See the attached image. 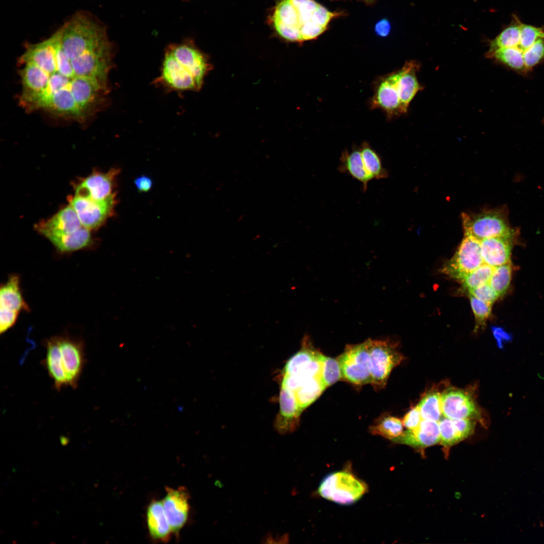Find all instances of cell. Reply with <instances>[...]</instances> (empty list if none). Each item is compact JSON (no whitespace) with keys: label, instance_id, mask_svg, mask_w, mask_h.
I'll use <instances>...</instances> for the list:
<instances>
[{"label":"cell","instance_id":"obj_1","mask_svg":"<svg viewBox=\"0 0 544 544\" xmlns=\"http://www.w3.org/2000/svg\"><path fill=\"white\" fill-rule=\"evenodd\" d=\"M211 69L207 57L193 45H170L166 49L160 74L154 82L168 91H197Z\"/></svg>","mask_w":544,"mask_h":544},{"label":"cell","instance_id":"obj_2","mask_svg":"<svg viewBox=\"0 0 544 544\" xmlns=\"http://www.w3.org/2000/svg\"><path fill=\"white\" fill-rule=\"evenodd\" d=\"M46 355L41 364L59 391L76 388L83 370L85 355L83 343L67 336H56L45 342Z\"/></svg>","mask_w":544,"mask_h":544},{"label":"cell","instance_id":"obj_3","mask_svg":"<svg viewBox=\"0 0 544 544\" xmlns=\"http://www.w3.org/2000/svg\"><path fill=\"white\" fill-rule=\"evenodd\" d=\"M61 29V46L71 59L109 41L105 26L88 12H77Z\"/></svg>","mask_w":544,"mask_h":544},{"label":"cell","instance_id":"obj_4","mask_svg":"<svg viewBox=\"0 0 544 544\" xmlns=\"http://www.w3.org/2000/svg\"><path fill=\"white\" fill-rule=\"evenodd\" d=\"M324 356L313 346L307 336L304 337L301 349L284 366L281 389L293 392L316 379L321 380Z\"/></svg>","mask_w":544,"mask_h":544},{"label":"cell","instance_id":"obj_5","mask_svg":"<svg viewBox=\"0 0 544 544\" xmlns=\"http://www.w3.org/2000/svg\"><path fill=\"white\" fill-rule=\"evenodd\" d=\"M319 4L314 0H282L275 7L272 21L278 33L291 41H301L300 31Z\"/></svg>","mask_w":544,"mask_h":544},{"label":"cell","instance_id":"obj_6","mask_svg":"<svg viewBox=\"0 0 544 544\" xmlns=\"http://www.w3.org/2000/svg\"><path fill=\"white\" fill-rule=\"evenodd\" d=\"M461 218L464 236L481 240L510 232L508 210L506 206L484 210L479 213H462Z\"/></svg>","mask_w":544,"mask_h":544},{"label":"cell","instance_id":"obj_7","mask_svg":"<svg viewBox=\"0 0 544 544\" xmlns=\"http://www.w3.org/2000/svg\"><path fill=\"white\" fill-rule=\"evenodd\" d=\"M365 483L348 471H338L326 476L320 483L318 493L322 498L341 505H350L367 491Z\"/></svg>","mask_w":544,"mask_h":544},{"label":"cell","instance_id":"obj_8","mask_svg":"<svg viewBox=\"0 0 544 544\" xmlns=\"http://www.w3.org/2000/svg\"><path fill=\"white\" fill-rule=\"evenodd\" d=\"M371 360V384L376 390L385 387L392 369L403 359L395 344L388 340L368 339Z\"/></svg>","mask_w":544,"mask_h":544},{"label":"cell","instance_id":"obj_9","mask_svg":"<svg viewBox=\"0 0 544 544\" xmlns=\"http://www.w3.org/2000/svg\"><path fill=\"white\" fill-rule=\"evenodd\" d=\"M337 359L343 379L356 385L371 383V360L367 340L347 346Z\"/></svg>","mask_w":544,"mask_h":544},{"label":"cell","instance_id":"obj_10","mask_svg":"<svg viewBox=\"0 0 544 544\" xmlns=\"http://www.w3.org/2000/svg\"><path fill=\"white\" fill-rule=\"evenodd\" d=\"M480 241L464 236L455 254L442 269L443 273L460 281L483 264Z\"/></svg>","mask_w":544,"mask_h":544},{"label":"cell","instance_id":"obj_11","mask_svg":"<svg viewBox=\"0 0 544 544\" xmlns=\"http://www.w3.org/2000/svg\"><path fill=\"white\" fill-rule=\"evenodd\" d=\"M116 195L102 200L75 195L70 205L75 210L82 225L90 230L102 224L113 213Z\"/></svg>","mask_w":544,"mask_h":544},{"label":"cell","instance_id":"obj_12","mask_svg":"<svg viewBox=\"0 0 544 544\" xmlns=\"http://www.w3.org/2000/svg\"><path fill=\"white\" fill-rule=\"evenodd\" d=\"M443 417L451 420H482L481 414L470 395L460 389H449L441 394Z\"/></svg>","mask_w":544,"mask_h":544},{"label":"cell","instance_id":"obj_13","mask_svg":"<svg viewBox=\"0 0 544 544\" xmlns=\"http://www.w3.org/2000/svg\"><path fill=\"white\" fill-rule=\"evenodd\" d=\"M162 501L165 515L173 533L178 535L186 524L190 510L189 494L185 488H166Z\"/></svg>","mask_w":544,"mask_h":544},{"label":"cell","instance_id":"obj_14","mask_svg":"<svg viewBox=\"0 0 544 544\" xmlns=\"http://www.w3.org/2000/svg\"><path fill=\"white\" fill-rule=\"evenodd\" d=\"M518 234V230L513 228L506 235L481 240V253L484 262L495 267L510 262L512 248Z\"/></svg>","mask_w":544,"mask_h":544},{"label":"cell","instance_id":"obj_15","mask_svg":"<svg viewBox=\"0 0 544 544\" xmlns=\"http://www.w3.org/2000/svg\"><path fill=\"white\" fill-rule=\"evenodd\" d=\"M119 171L118 169L113 168L107 173H93L77 187L75 195L102 200L116 195L113 188Z\"/></svg>","mask_w":544,"mask_h":544},{"label":"cell","instance_id":"obj_16","mask_svg":"<svg viewBox=\"0 0 544 544\" xmlns=\"http://www.w3.org/2000/svg\"><path fill=\"white\" fill-rule=\"evenodd\" d=\"M419 69V63L411 60L406 62L400 70L394 73L402 113L406 112L410 102L422 89L416 76Z\"/></svg>","mask_w":544,"mask_h":544},{"label":"cell","instance_id":"obj_17","mask_svg":"<svg viewBox=\"0 0 544 544\" xmlns=\"http://www.w3.org/2000/svg\"><path fill=\"white\" fill-rule=\"evenodd\" d=\"M83 226L74 208L68 206L52 218L37 226V229L46 238L73 234Z\"/></svg>","mask_w":544,"mask_h":544},{"label":"cell","instance_id":"obj_18","mask_svg":"<svg viewBox=\"0 0 544 544\" xmlns=\"http://www.w3.org/2000/svg\"><path fill=\"white\" fill-rule=\"evenodd\" d=\"M371 105L372 108L382 109L390 117L402 114L394 73L379 82Z\"/></svg>","mask_w":544,"mask_h":544},{"label":"cell","instance_id":"obj_19","mask_svg":"<svg viewBox=\"0 0 544 544\" xmlns=\"http://www.w3.org/2000/svg\"><path fill=\"white\" fill-rule=\"evenodd\" d=\"M440 430L438 422L423 420L414 429L403 432L392 441L415 448H425L440 442Z\"/></svg>","mask_w":544,"mask_h":544},{"label":"cell","instance_id":"obj_20","mask_svg":"<svg viewBox=\"0 0 544 544\" xmlns=\"http://www.w3.org/2000/svg\"><path fill=\"white\" fill-rule=\"evenodd\" d=\"M146 522L149 535L153 540L166 542L170 539L173 532L162 501L154 500L149 504L146 511Z\"/></svg>","mask_w":544,"mask_h":544},{"label":"cell","instance_id":"obj_21","mask_svg":"<svg viewBox=\"0 0 544 544\" xmlns=\"http://www.w3.org/2000/svg\"><path fill=\"white\" fill-rule=\"evenodd\" d=\"M337 170L361 182L363 191L367 190L368 183L373 179L365 168L360 148H355L351 152L345 150L340 157Z\"/></svg>","mask_w":544,"mask_h":544},{"label":"cell","instance_id":"obj_22","mask_svg":"<svg viewBox=\"0 0 544 544\" xmlns=\"http://www.w3.org/2000/svg\"><path fill=\"white\" fill-rule=\"evenodd\" d=\"M0 307L19 313L21 311L29 310V306L21 293L20 278L18 275L11 276L8 281L1 286Z\"/></svg>","mask_w":544,"mask_h":544},{"label":"cell","instance_id":"obj_23","mask_svg":"<svg viewBox=\"0 0 544 544\" xmlns=\"http://www.w3.org/2000/svg\"><path fill=\"white\" fill-rule=\"evenodd\" d=\"M47 238L57 250L61 252H71L81 249L88 246L91 242L90 230L84 226L71 234L51 236Z\"/></svg>","mask_w":544,"mask_h":544},{"label":"cell","instance_id":"obj_24","mask_svg":"<svg viewBox=\"0 0 544 544\" xmlns=\"http://www.w3.org/2000/svg\"><path fill=\"white\" fill-rule=\"evenodd\" d=\"M360 149L365 168L373 179L387 178L388 172L384 168L380 157L370 145L364 142Z\"/></svg>","mask_w":544,"mask_h":544},{"label":"cell","instance_id":"obj_25","mask_svg":"<svg viewBox=\"0 0 544 544\" xmlns=\"http://www.w3.org/2000/svg\"><path fill=\"white\" fill-rule=\"evenodd\" d=\"M402 422L398 418L391 416H386L379 419L375 424L370 427L371 433L380 435L393 440L400 436L403 432Z\"/></svg>","mask_w":544,"mask_h":544},{"label":"cell","instance_id":"obj_26","mask_svg":"<svg viewBox=\"0 0 544 544\" xmlns=\"http://www.w3.org/2000/svg\"><path fill=\"white\" fill-rule=\"evenodd\" d=\"M418 407L423 420L439 422L443 417L441 406V394L429 392L421 398Z\"/></svg>","mask_w":544,"mask_h":544},{"label":"cell","instance_id":"obj_27","mask_svg":"<svg viewBox=\"0 0 544 544\" xmlns=\"http://www.w3.org/2000/svg\"><path fill=\"white\" fill-rule=\"evenodd\" d=\"M488 56L495 58L515 70L525 71L523 55L516 48H501L488 53Z\"/></svg>","mask_w":544,"mask_h":544},{"label":"cell","instance_id":"obj_28","mask_svg":"<svg viewBox=\"0 0 544 544\" xmlns=\"http://www.w3.org/2000/svg\"><path fill=\"white\" fill-rule=\"evenodd\" d=\"M511 265L509 262L495 267L489 282L490 285L499 296L507 291L511 280Z\"/></svg>","mask_w":544,"mask_h":544},{"label":"cell","instance_id":"obj_29","mask_svg":"<svg viewBox=\"0 0 544 544\" xmlns=\"http://www.w3.org/2000/svg\"><path fill=\"white\" fill-rule=\"evenodd\" d=\"M494 267L484 263L475 270L468 274L461 282L468 291L489 282Z\"/></svg>","mask_w":544,"mask_h":544},{"label":"cell","instance_id":"obj_30","mask_svg":"<svg viewBox=\"0 0 544 544\" xmlns=\"http://www.w3.org/2000/svg\"><path fill=\"white\" fill-rule=\"evenodd\" d=\"M321 377L326 388L342 378L341 367L337 359L324 356Z\"/></svg>","mask_w":544,"mask_h":544},{"label":"cell","instance_id":"obj_31","mask_svg":"<svg viewBox=\"0 0 544 544\" xmlns=\"http://www.w3.org/2000/svg\"><path fill=\"white\" fill-rule=\"evenodd\" d=\"M440 443L449 447L462 441L454 426L453 420L442 417L438 422Z\"/></svg>","mask_w":544,"mask_h":544},{"label":"cell","instance_id":"obj_32","mask_svg":"<svg viewBox=\"0 0 544 544\" xmlns=\"http://www.w3.org/2000/svg\"><path fill=\"white\" fill-rule=\"evenodd\" d=\"M470 303L475 317V329L483 326L491 312L492 305L483 302L469 294Z\"/></svg>","mask_w":544,"mask_h":544},{"label":"cell","instance_id":"obj_33","mask_svg":"<svg viewBox=\"0 0 544 544\" xmlns=\"http://www.w3.org/2000/svg\"><path fill=\"white\" fill-rule=\"evenodd\" d=\"M468 292L480 300L491 305L499 297L489 283L470 290Z\"/></svg>","mask_w":544,"mask_h":544},{"label":"cell","instance_id":"obj_34","mask_svg":"<svg viewBox=\"0 0 544 544\" xmlns=\"http://www.w3.org/2000/svg\"><path fill=\"white\" fill-rule=\"evenodd\" d=\"M19 312L0 307V333L3 334L16 323Z\"/></svg>","mask_w":544,"mask_h":544},{"label":"cell","instance_id":"obj_35","mask_svg":"<svg viewBox=\"0 0 544 544\" xmlns=\"http://www.w3.org/2000/svg\"><path fill=\"white\" fill-rule=\"evenodd\" d=\"M326 27L320 26L312 21L308 22L300 31L301 41L315 39L324 32Z\"/></svg>","mask_w":544,"mask_h":544},{"label":"cell","instance_id":"obj_36","mask_svg":"<svg viewBox=\"0 0 544 544\" xmlns=\"http://www.w3.org/2000/svg\"><path fill=\"white\" fill-rule=\"evenodd\" d=\"M339 15L338 13L331 12L319 5L313 13L311 21L317 24L326 27L332 18Z\"/></svg>","mask_w":544,"mask_h":544},{"label":"cell","instance_id":"obj_37","mask_svg":"<svg viewBox=\"0 0 544 544\" xmlns=\"http://www.w3.org/2000/svg\"><path fill=\"white\" fill-rule=\"evenodd\" d=\"M454 426L462 440L471 435L475 428V422L472 419L453 420Z\"/></svg>","mask_w":544,"mask_h":544},{"label":"cell","instance_id":"obj_38","mask_svg":"<svg viewBox=\"0 0 544 544\" xmlns=\"http://www.w3.org/2000/svg\"><path fill=\"white\" fill-rule=\"evenodd\" d=\"M422 418L418 406L412 408L402 420L403 426L409 430L414 429L420 425Z\"/></svg>","mask_w":544,"mask_h":544},{"label":"cell","instance_id":"obj_39","mask_svg":"<svg viewBox=\"0 0 544 544\" xmlns=\"http://www.w3.org/2000/svg\"><path fill=\"white\" fill-rule=\"evenodd\" d=\"M491 328L493 335L496 341L497 346L500 349L503 350L504 344L512 341V336L511 334L506 332L501 327L494 326Z\"/></svg>","mask_w":544,"mask_h":544},{"label":"cell","instance_id":"obj_40","mask_svg":"<svg viewBox=\"0 0 544 544\" xmlns=\"http://www.w3.org/2000/svg\"><path fill=\"white\" fill-rule=\"evenodd\" d=\"M134 184L140 192L149 191L153 186L152 180L148 176L142 175L137 177L134 180Z\"/></svg>","mask_w":544,"mask_h":544},{"label":"cell","instance_id":"obj_41","mask_svg":"<svg viewBox=\"0 0 544 544\" xmlns=\"http://www.w3.org/2000/svg\"><path fill=\"white\" fill-rule=\"evenodd\" d=\"M374 29L375 32L378 36L386 37L390 32V23L386 19H381L376 24Z\"/></svg>","mask_w":544,"mask_h":544},{"label":"cell","instance_id":"obj_42","mask_svg":"<svg viewBox=\"0 0 544 544\" xmlns=\"http://www.w3.org/2000/svg\"><path fill=\"white\" fill-rule=\"evenodd\" d=\"M289 541V535L285 533L281 536H276L274 537L271 533H268L262 538V542L264 543H286Z\"/></svg>","mask_w":544,"mask_h":544},{"label":"cell","instance_id":"obj_43","mask_svg":"<svg viewBox=\"0 0 544 544\" xmlns=\"http://www.w3.org/2000/svg\"><path fill=\"white\" fill-rule=\"evenodd\" d=\"M364 1H366V2H370V1H371L372 0H364Z\"/></svg>","mask_w":544,"mask_h":544}]
</instances>
